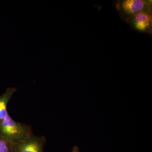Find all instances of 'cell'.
<instances>
[{"mask_svg":"<svg viewBox=\"0 0 152 152\" xmlns=\"http://www.w3.org/2000/svg\"><path fill=\"white\" fill-rule=\"evenodd\" d=\"M32 134L30 126L18 122L9 115L0 123V136L13 145L21 142Z\"/></svg>","mask_w":152,"mask_h":152,"instance_id":"1","label":"cell"},{"mask_svg":"<svg viewBox=\"0 0 152 152\" xmlns=\"http://www.w3.org/2000/svg\"><path fill=\"white\" fill-rule=\"evenodd\" d=\"M46 142L45 137L33 134L21 142L13 145L15 152H44Z\"/></svg>","mask_w":152,"mask_h":152,"instance_id":"2","label":"cell"},{"mask_svg":"<svg viewBox=\"0 0 152 152\" xmlns=\"http://www.w3.org/2000/svg\"><path fill=\"white\" fill-rule=\"evenodd\" d=\"M149 4L143 0H126L121 2L118 9L129 15H133L142 12H145Z\"/></svg>","mask_w":152,"mask_h":152,"instance_id":"3","label":"cell"},{"mask_svg":"<svg viewBox=\"0 0 152 152\" xmlns=\"http://www.w3.org/2000/svg\"><path fill=\"white\" fill-rule=\"evenodd\" d=\"M133 23L136 29L145 31L151 26V16L147 12H142L134 15Z\"/></svg>","mask_w":152,"mask_h":152,"instance_id":"4","label":"cell"},{"mask_svg":"<svg viewBox=\"0 0 152 152\" xmlns=\"http://www.w3.org/2000/svg\"><path fill=\"white\" fill-rule=\"evenodd\" d=\"M17 91L15 87L9 88L0 96V123L9 115L7 110L8 104L13 95Z\"/></svg>","mask_w":152,"mask_h":152,"instance_id":"5","label":"cell"},{"mask_svg":"<svg viewBox=\"0 0 152 152\" xmlns=\"http://www.w3.org/2000/svg\"><path fill=\"white\" fill-rule=\"evenodd\" d=\"M0 152H15L13 145L0 136Z\"/></svg>","mask_w":152,"mask_h":152,"instance_id":"6","label":"cell"},{"mask_svg":"<svg viewBox=\"0 0 152 152\" xmlns=\"http://www.w3.org/2000/svg\"><path fill=\"white\" fill-rule=\"evenodd\" d=\"M71 152H80L78 147L77 146L74 147Z\"/></svg>","mask_w":152,"mask_h":152,"instance_id":"7","label":"cell"}]
</instances>
